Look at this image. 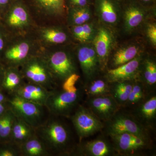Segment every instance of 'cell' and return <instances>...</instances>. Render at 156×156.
<instances>
[{
	"label": "cell",
	"mask_w": 156,
	"mask_h": 156,
	"mask_svg": "<svg viewBox=\"0 0 156 156\" xmlns=\"http://www.w3.org/2000/svg\"><path fill=\"white\" fill-rule=\"evenodd\" d=\"M1 15H2V13H1V11H0V20H1Z\"/></svg>",
	"instance_id": "b9f144b4"
},
{
	"label": "cell",
	"mask_w": 156,
	"mask_h": 156,
	"mask_svg": "<svg viewBox=\"0 0 156 156\" xmlns=\"http://www.w3.org/2000/svg\"><path fill=\"white\" fill-rule=\"evenodd\" d=\"M41 48L34 31L12 36L0 60L5 67L20 68L32 56L39 54Z\"/></svg>",
	"instance_id": "277c9868"
},
{
	"label": "cell",
	"mask_w": 156,
	"mask_h": 156,
	"mask_svg": "<svg viewBox=\"0 0 156 156\" xmlns=\"http://www.w3.org/2000/svg\"><path fill=\"white\" fill-rule=\"evenodd\" d=\"M108 136L117 156L147 155L154 151V136L128 133Z\"/></svg>",
	"instance_id": "52a82bcc"
},
{
	"label": "cell",
	"mask_w": 156,
	"mask_h": 156,
	"mask_svg": "<svg viewBox=\"0 0 156 156\" xmlns=\"http://www.w3.org/2000/svg\"><path fill=\"white\" fill-rule=\"evenodd\" d=\"M8 102L15 116L35 129L46 121H44V105L26 100L15 94L9 95Z\"/></svg>",
	"instance_id": "30bf717a"
},
{
	"label": "cell",
	"mask_w": 156,
	"mask_h": 156,
	"mask_svg": "<svg viewBox=\"0 0 156 156\" xmlns=\"http://www.w3.org/2000/svg\"><path fill=\"white\" fill-rule=\"evenodd\" d=\"M51 92L41 86L25 81L14 94L26 100L45 106Z\"/></svg>",
	"instance_id": "7402d4cb"
},
{
	"label": "cell",
	"mask_w": 156,
	"mask_h": 156,
	"mask_svg": "<svg viewBox=\"0 0 156 156\" xmlns=\"http://www.w3.org/2000/svg\"><path fill=\"white\" fill-rule=\"evenodd\" d=\"M115 41L114 36L108 27L102 25L97 27L92 43L98 56L101 72L107 69Z\"/></svg>",
	"instance_id": "2e32d148"
},
{
	"label": "cell",
	"mask_w": 156,
	"mask_h": 156,
	"mask_svg": "<svg viewBox=\"0 0 156 156\" xmlns=\"http://www.w3.org/2000/svg\"><path fill=\"white\" fill-rule=\"evenodd\" d=\"M137 80L142 83L150 92H156V63L154 59L144 57Z\"/></svg>",
	"instance_id": "603a6c76"
},
{
	"label": "cell",
	"mask_w": 156,
	"mask_h": 156,
	"mask_svg": "<svg viewBox=\"0 0 156 156\" xmlns=\"http://www.w3.org/2000/svg\"><path fill=\"white\" fill-rule=\"evenodd\" d=\"M147 7L138 0H131L125 5H122V18L123 29L126 33L137 30L145 24L149 17Z\"/></svg>",
	"instance_id": "4fadbf2b"
},
{
	"label": "cell",
	"mask_w": 156,
	"mask_h": 156,
	"mask_svg": "<svg viewBox=\"0 0 156 156\" xmlns=\"http://www.w3.org/2000/svg\"><path fill=\"white\" fill-rule=\"evenodd\" d=\"M35 130L36 134L43 140L50 153L59 155L73 154L76 145L72 144L69 129L62 122L49 119Z\"/></svg>",
	"instance_id": "7a4b0ae2"
},
{
	"label": "cell",
	"mask_w": 156,
	"mask_h": 156,
	"mask_svg": "<svg viewBox=\"0 0 156 156\" xmlns=\"http://www.w3.org/2000/svg\"><path fill=\"white\" fill-rule=\"evenodd\" d=\"M85 105L103 123L110 119L121 108L110 95L87 98Z\"/></svg>",
	"instance_id": "d6986e66"
},
{
	"label": "cell",
	"mask_w": 156,
	"mask_h": 156,
	"mask_svg": "<svg viewBox=\"0 0 156 156\" xmlns=\"http://www.w3.org/2000/svg\"><path fill=\"white\" fill-rule=\"evenodd\" d=\"M80 141L101 132L104 123L85 105L80 104L69 117Z\"/></svg>",
	"instance_id": "8fae6325"
},
{
	"label": "cell",
	"mask_w": 156,
	"mask_h": 156,
	"mask_svg": "<svg viewBox=\"0 0 156 156\" xmlns=\"http://www.w3.org/2000/svg\"><path fill=\"white\" fill-rule=\"evenodd\" d=\"M62 46L41 48L39 54L44 58L53 80L59 86L70 76L78 73L72 53Z\"/></svg>",
	"instance_id": "3957f363"
},
{
	"label": "cell",
	"mask_w": 156,
	"mask_h": 156,
	"mask_svg": "<svg viewBox=\"0 0 156 156\" xmlns=\"http://www.w3.org/2000/svg\"><path fill=\"white\" fill-rule=\"evenodd\" d=\"M25 81L19 68L6 67L2 89L9 95H12Z\"/></svg>",
	"instance_id": "cb8c5ba5"
},
{
	"label": "cell",
	"mask_w": 156,
	"mask_h": 156,
	"mask_svg": "<svg viewBox=\"0 0 156 156\" xmlns=\"http://www.w3.org/2000/svg\"><path fill=\"white\" fill-rule=\"evenodd\" d=\"M37 27L66 25L65 0H22Z\"/></svg>",
	"instance_id": "5b68a950"
},
{
	"label": "cell",
	"mask_w": 156,
	"mask_h": 156,
	"mask_svg": "<svg viewBox=\"0 0 156 156\" xmlns=\"http://www.w3.org/2000/svg\"><path fill=\"white\" fill-rule=\"evenodd\" d=\"M144 5L147 7V6L151 5L154 2L155 0H138Z\"/></svg>",
	"instance_id": "60d3db41"
},
{
	"label": "cell",
	"mask_w": 156,
	"mask_h": 156,
	"mask_svg": "<svg viewBox=\"0 0 156 156\" xmlns=\"http://www.w3.org/2000/svg\"><path fill=\"white\" fill-rule=\"evenodd\" d=\"M135 80L110 83V95L121 108H124L128 100Z\"/></svg>",
	"instance_id": "83f0119b"
},
{
	"label": "cell",
	"mask_w": 156,
	"mask_h": 156,
	"mask_svg": "<svg viewBox=\"0 0 156 156\" xmlns=\"http://www.w3.org/2000/svg\"><path fill=\"white\" fill-rule=\"evenodd\" d=\"M65 3L67 9L90 7L92 0H65Z\"/></svg>",
	"instance_id": "d590c367"
},
{
	"label": "cell",
	"mask_w": 156,
	"mask_h": 156,
	"mask_svg": "<svg viewBox=\"0 0 156 156\" xmlns=\"http://www.w3.org/2000/svg\"><path fill=\"white\" fill-rule=\"evenodd\" d=\"M79 64L87 83L99 76L101 72L97 53L92 44H80L76 48Z\"/></svg>",
	"instance_id": "5bb4252c"
},
{
	"label": "cell",
	"mask_w": 156,
	"mask_h": 156,
	"mask_svg": "<svg viewBox=\"0 0 156 156\" xmlns=\"http://www.w3.org/2000/svg\"><path fill=\"white\" fill-rule=\"evenodd\" d=\"M146 34L151 44L156 46V24L155 23H148L146 26Z\"/></svg>",
	"instance_id": "e575fe53"
},
{
	"label": "cell",
	"mask_w": 156,
	"mask_h": 156,
	"mask_svg": "<svg viewBox=\"0 0 156 156\" xmlns=\"http://www.w3.org/2000/svg\"><path fill=\"white\" fill-rule=\"evenodd\" d=\"M84 95L87 98L110 95V83L99 76L83 84Z\"/></svg>",
	"instance_id": "f1b7e54d"
},
{
	"label": "cell",
	"mask_w": 156,
	"mask_h": 156,
	"mask_svg": "<svg viewBox=\"0 0 156 156\" xmlns=\"http://www.w3.org/2000/svg\"><path fill=\"white\" fill-rule=\"evenodd\" d=\"M10 108L8 102L0 103V117L2 116Z\"/></svg>",
	"instance_id": "ab89813d"
},
{
	"label": "cell",
	"mask_w": 156,
	"mask_h": 156,
	"mask_svg": "<svg viewBox=\"0 0 156 156\" xmlns=\"http://www.w3.org/2000/svg\"><path fill=\"white\" fill-rule=\"evenodd\" d=\"M15 1V0H0V11L2 14Z\"/></svg>",
	"instance_id": "8d00e7d4"
},
{
	"label": "cell",
	"mask_w": 156,
	"mask_h": 156,
	"mask_svg": "<svg viewBox=\"0 0 156 156\" xmlns=\"http://www.w3.org/2000/svg\"><path fill=\"white\" fill-rule=\"evenodd\" d=\"M128 110L144 126L152 131H155L156 92H151L139 104Z\"/></svg>",
	"instance_id": "ac0fdd59"
},
{
	"label": "cell",
	"mask_w": 156,
	"mask_h": 156,
	"mask_svg": "<svg viewBox=\"0 0 156 156\" xmlns=\"http://www.w3.org/2000/svg\"><path fill=\"white\" fill-rule=\"evenodd\" d=\"M19 68L27 82L38 84L49 91L58 87L44 59L39 54L29 58Z\"/></svg>",
	"instance_id": "9c48e42d"
},
{
	"label": "cell",
	"mask_w": 156,
	"mask_h": 156,
	"mask_svg": "<svg viewBox=\"0 0 156 156\" xmlns=\"http://www.w3.org/2000/svg\"><path fill=\"white\" fill-rule=\"evenodd\" d=\"M12 36L0 23V58Z\"/></svg>",
	"instance_id": "836d02e7"
},
{
	"label": "cell",
	"mask_w": 156,
	"mask_h": 156,
	"mask_svg": "<svg viewBox=\"0 0 156 156\" xmlns=\"http://www.w3.org/2000/svg\"><path fill=\"white\" fill-rule=\"evenodd\" d=\"M20 155V149L17 144L12 142L0 143V156Z\"/></svg>",
	"instance_id": "d6a6232c"
},
{
	"label": "cell",
	"mask_w": 156,
	"mask_h": 156,
	"mask_svg": "<svg viewBox=\"0 0 156 156\" xmlns=\"http://www.w3.org/2000/svg\"><path fill=\"white\" fill-rule=\"evenodd\" d=\"M144 57L142 53L127 63L115 68L108 69L104 72L103 76L109 83L136 80Z\"/></svg>",
	"instance_id": "ffe728a7"
},
{
	"label": "cell",
	"mask_w": 156,
	"mask_h": 156,
	"mask_svg": "<svg viewBox=\"0 0 156 156\" xmlns=\"http://www.w3.org/2000/svg\"><path fill=\"white\" fill-rule=\"evenodd\" d=\"M19 147L22 156H48L51 154L43 140L36 134Z\"/></svg>",
	"instance_id": "484cf974"
},
{
	"label": "cell",
	"mask_w": 156,
	"mask_h": 156,
	"mask_svg": "<svg viewBox=\"0 0 156 156\" xmlns=\"http://www.w3.org/2000/svg\"><path fill=\"white\" fill-rule=\"evenodd\" d=\"M72 40L80 44L92 43L97 31V27L94 23L89 21L82 25L69 27Z\"/></svg>",
	"instance_id": "d4e9b609"
},
{
	"label": "cell",
	"mask_w": 156,
	"mask_h": 156,
	"mask_svg": "<svg viewBox=\"0 0 156 156\" xmlns=\"http://www.w3.org/2000/svg\"><path fill=\"white\" fill-rule=\"evenodd\" d=\"M73 154L81 156H117L111 141L104 134L89 141H80L76 145Z\"/></svg>",
	"instance_id": "9a60e30c"
},
{
	"label": "cell",
	"mask_w": 156,
	"mask_h": 156,
	"mask_svg": "<svg viewBox=\"0 0 156 156\" xmlns=\"http://www.w3.org/2000/svg\"><path fill=\"white\" fill-rule=\"evenodd\" d=\"M9 95L4 92L2 89H0V103L8 102Z\"/></svg>",
	"instance_id": "f35d334b"
},
{
	"label": "cell",
	"mask_w": 156,
	"mask_h": 156,
	"mask_svg": "<svg viewBox=\"0 0 156 156\" xmlns=\"http://www.w3.org/2000/svg\"><path fill=\"white\" fill-rule=\"evenodd\" d=\"M0 23L12 36L30 33L37 27L22 0H15L3 12Z\"/></svg>",
	"instance_id": "8992f818"
},
{
	"label": "cell",
	"mask_w": 156,
	"mask_h": 156,
	"mask_svg": "<svg viewBox=\"0 0 156 156\" xmlns=\"http://www.w3.org/2000/svg\"><path fill=\"white\" fill-rule=\"evenodd\" d=\"M104 123L102 131L107 136L128 133L154 136V131L144 126L124 108H121L110 119Z\"/></svg>",
	"instance_id": "ba28073f"
},
{
	"label": "cell",
	"mask_w": 156,
	"mask_h": 156,
	"mask_svg": "<svg viewBox=\"0 0 156 156\" xmlns=\"http://www.w3.org/2000/svg\"><path fill=\"white\" fill-rule=\"evenodd\" d=\"M80 76L74 74L59 86L52 90L45 106L55 116L69 118L80 104L84 95L83 85L78 87Z\"/></svg>",
	"instance_id": "6da1fadb"
},
{
	"label": "cell",
	"mask_w": 156,
	"mask_h": 156,
	"mask_svg": "<svg viewBox=\"0 0 156 156\" xmlns=\"http://www.w3.org/2000/svg\"><path fill=\"white\" fill-rule=\"evenodd\" d=\"M150 93L142 83L135 80L124 108L130 109L134 107L144 100Z\"/></svg>",
	"instance_id": "4dcf8cb0"
},
{
	"label": "cell",
	"mask_w": 156,
	"mask_h": 156,
	"mask_svg": "<svg viewBox=\"0 0 156 156\" xmlns=\"http://www.w3.org/2000/svg\"><path fill=\"white\" fill-rule=\"evenodd\" d=\"M5 69V66L0 60V89H2V84Z\"/></svg>",
	"instance_id": "74e56055"
},
{
	"label": "cell",
	"mask_w": 156,
	"mask_h": 156,
	"mask_svg": "<svg viewBox=\"0 0 156 156\" xmlns=\"http://www.w3.org/2000/svg\"><path fill=\"white\" fill-rule=\"evenodd\" d=\"M143 53L142 47L137 44H129L123 45L111 53L108 69H113L131 61Z\"/></svg>",
	"instance_id": "44dd1931"
},
{
	"label": "cell",
	"mask_w": 156,
	"mask_h": 156,
	"mask_svg": "<svg viewBox=\"0 0 156 156\" xmlns=\"http://www.w3.org/2000/svg\"><path fill=\"white\" fill-rule=\"evenodd\" d=\"M92 13L90 7L67 9L66 24L68 27L82 25L91 21Z\"/></svg>",
	"instance_id": "f546056e"
},
{
	"label": "cell",
	"mask_w": 156,
	"mask_h": 156,
	"mask_svg": "<svg viewBox=\"0 0 156 156\" xmlns=\"http://www.w3.org/2000/svg\"><path fill=\"white\" fill-rule=\"evenodd\" d=\"M95 13L103 25L113 27L122 18V4L120 0H94Z\"/></svg>",
	"instance_id": "e0dca14e"
},
{
	"label": "cell",
	"mask_w": 156,
	"mask_h": 156,
	"mask_svg": "<svg viewBox=\"0 0 156 156\" xmlns=\"http://www.w3.org/2000/svg\"><path fill=\"white\" fill-rule=\"evenodd\" d=\"M34 33L42 48L67 45L72 41L66 25L37 27Z\"/></svg>",
	"instance_id": "7c38bea8"
},
{
	"label": "cell",
	"mask_w": 156,
	"mask_h": 156,
	"mask_svg": "<svg viewBox=\"0 0 156 156\" xmlns=\"http://www.w3.org/2000/svg\"><path fill=\"white\" fill-rule=\"evenodd\" d=\"M35 134V128L16 117L11 131L10 142L20 147Z\"/></svg>",
	"instance_id": "4316f807"
},
{
	"label": "cell",
	"mask_w": 156,
	"mask_h": 156,
	"mask_svg": "<svg viewBox=\"0 0 156 156\" xmlns=\"http://www.w3.org/2000/svg\"><path fill=\"white\" fill-rule=\"evenodd\" d=\"M14 113L9 108L5 113V120L0 130V143L10 142L11 131L16 120Z\"/></svg>",
	"instance_id": "1f68e13d"
}]
</instances>
